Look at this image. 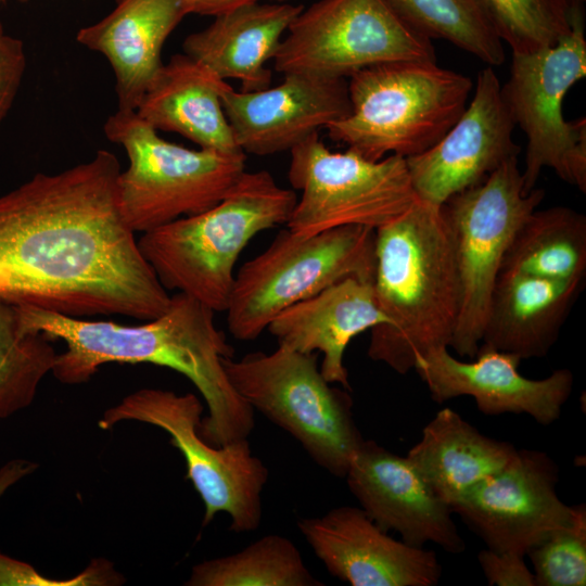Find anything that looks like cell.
<instances>
[{
  "label": "cell",
  "instance_id": "6da1fadb",
  "mask_svg": "<svg viewBox=\"0 0 586 586\" xmlns=\"http://www.w3.org/2000/svg\"><path fill=\"white\" fill-rule=\"evenodd\" d=\"M107 150L0 195V298L74 318L151 320L169 293L142 256L117 202Z\"/></svg>",
  "mask_w": 586,
  "mask_h": 586
},
{
  "label": "cell",
  "instance_id": "7a4b0ae2",
  "mask_svg": "<svg viewBox=\"0 0 586 586\" xmlns=\"http://www.w3.org/2000/svg\"><path fill=\"white\" fill-rule=\"evenodd\" d=\"M15 307L27 329L65 343L51 370L61 383H86L105 364L166 367L190 380L205 400L208 415L199 432L206 442L224 446L251 434L254 409L237 393L224 367L234 349L216 327L215 311L198 300L177 292L163 314L135 326L68 317L27 304Z\"/></svg>",
  "mask_w": 586,
  "mask_h": 586
},
{
  "label": "cell",
  "instance_id": "3957f363",
  "mask_svg": "<svg viewBox=\"0 0 586 586\" xmlns=\"http://www.w3.org/2000/svg\"><path fill=\"white\" fill-rule=\"evenodd\" d=\"M373 289L386 324L370 329L368 356L399 374L449 346L459 310L455 235L443 205L418 199L375 229Z\"/></svg>",
  "mask_w": 586,
  "mask_h": 586
},
{
  "label": "cell",
  "instance_id": "277c9868",
  "mask_svg": "<svg viewBox=\"0 0 586 586\" xmlns=\"http://www.w3.org/2000/svg\"><path fill=\"white\" fill-rule=\"evenodd\" d=\"M296 201L269 171L244 170L216 205L142 233L138 246L166 290L226 311L240 254L256 234L286 224Z\"/></svg>",
  "mask_w": 586,
  "mask_h": 586
},
{
  "label": "cell",
  "instance_id": "5b68a950",
  "mask_svg": "<svg viewBox=\"0 0 586 586\" xmlns=\"http://www.w3.org/2000/svg\"><path fill=\"white\" fill-rule=\"evenodd\" d=\"M347 86L351 113L327 126V133L379 161L433 146L464 111L472 80L436 62L396 61L354 73Z\"/></svg>",
  "mask_w": 586,
  "mask_h": 586
},
{
  "label": "cell",
  "instance_id": "8992f818",
  "mask_svg": "<svg viewBox=\"0 0 586 586\" xmlns=\"http://www.w3.org/2000/svg\"><path fill=\"white\" fill-rule=\"evenodd\" d=\"M104 133L129 158L117 178V202L135 233L213 207L245 170L244 152L181 146L160 137L132 110L117 109L107 117Z\"/></svg>",
  "mask_w": 586,
  "mask_h": 586
},
{
  "label": "cell",
  "instance_id": "52a82bcc",
  "mask_svg": "<svg viewBox=\"0 0 586 586\" xmlns=\"http://www.w3.org/2000/svg\"><path fill=\"white\" fill-rule=\"evenodd\" d=\"M374 269V229L343 226L310 235L282 230L235 273L226 309L229 332L253 341L285 308L346 278L373 282Z\"/></svg>",
  "mask_w": 586,
  "mask_h": 586
},
{
  "label": "cell",
  "instance_id": "ba28073f",
  "mask_svg": "<svg viewBox=\"0 0 586 586\" xmlns=\"http://www.w3.org/2000/svg\"><path fill=\"white\" fill-rule=\"evenodd\" d=\"M230 383L253 408L290 433L321 468L345 477L364 442L346 390L331 386L315 353L284 345L224 360Z\"/></svg>",
  "mask_w": 586,
  "mask_h": 586
},
{
  "label": "cell",
  "instance_id": "9c48e42d",
  "mask_svg": "<svg viewBox=\"0 0 586 586\" xmlns=\"http://www.w3.org/2000/svg\"><path fill=\"white\" fill-rule=\"evenodd\" d=\"M202 412L203 405L193 393L144 387L107 408L98 425L110 430L123 421H137L164 430L183 455L187 479L204 504L203 525L226 512L231 531L253 532L262 520L268 469L253 455L247 438L224 446L206 442L199 432Z\"/></svg>",
  "mask_w": 586,
  "mask_h": 586
},
{
  "label": "cell",
  "instance_id": "30bf717a",
  "mask_svg": "<svg viewBox=\"0 0 586 586\" xmlns=\"http://www.w3.org/2000/svg\"><path fill=\"white\" fill-rule=\"evenodd\" d=\"M586 76V40L578 7H571V29L555 44L512 52L502 97L527 143L522 171L530 193L545 167L586 192V119L565 122L562 104L569 89Z\"/></svg>",
  "mask_w": 586,
  "mask_h": 586
},
{
  "label": "cell",
  "instance_id": "8fae6325",
  "mask_svg": "<svg viewBox=\"0 0 586 586\" xmlns=\"http://www.w3.org/2000/svg\"><path fill=\"white\" fill-rule=\"evenodd\" d=\"M289 181L302 192L286 221L298 235L343 226L378 229L417 200L406 160L387 155L370 161L356 151H330L310 136L290 151Z\"/></svg>",
  "mask_w": 586,
  "mask_h": 586
},
{
  "label": "cell",
  "instance_id": "7c38bea8",
  "mask_svg": "<svg viewBox=\"0 0 586 586\" xmlns=\"http://www.w3.org/2000/svg\"><path fill=\"white\" fill-rule=\"evenodd\" d=\"M545 196L523 191L518 157L506 161L483 182L451 196L444 211L455 235L459 310L449 346L474 359L505 253L524 219Z\"/></svg>",
  "mask_w": 586,
  "mask_h": 586
},
{
  "label": "cell",
  "instance_id": "4fadbf2b",
  "mask_svg": "<svg viewBox=\"0 0 586 586\" xmlns=\"http://www.w3.org/2000/svg\"><path fill=\"white\" fill-rule=\"evenodd\" d=\"M436 62L431 39L387 0H320L289 26L273 59L281 74L346 78L380 63Z\"/></svg>",
  "mask_w": 586,
  "mask_h": 586
},
{
  "label": "cell",
  "instance_id": "5bb4252c",
  "mask_svg": "<svg viewBox=\"0 0 586 586\" xmlns=\"http://www.w3.org/2000/svg\"><path fill=\"white\" fill-rule=\"evenodd\" d=\"M558 468L538 450H518L500 471L466 492L451 511L496 551L527 552L566 524L573 506L557 494Z\"/></svg>",
  "mask_w": 586,
  "mask_h": 586
},
{
  "label": "cell",
  "instance_id": "9a60e30c",
  "mask_svg": "<svg viewBox=\"0 0 586 586\" xmlns=\"http://www.w3.org/2000/svg\"><path fill=\"white\" fill-rule=\"evenodd\" d=\"M514 126L500 81L493 66H486L477 74L470 103L449 130L426 151L405 158L417 198L442 206L518 157Z\"/></svg>",
  "mask_w": 586,
  "mask_h": 586
},
{
  "label": "cell",
  "instance_id": "2e32d148",
  "mask_svg": "<svg viewBox=\"0 0 586 586\" xmlns=\"http://www.w3.org/2000/svg\"><path fill=\"white\" fill-rule=\"evenodd\" d=\"M276 87L237 91L226 85L221 104L238 146L254 155L291 151L351 113L347 81L283 74Z\"/></svg>",
  "mask_w": 586,
  "mask_h": 586
},
{
  "label": "cell",
  "instance_id": "e0dca14e",
  "mask_svg": "<svg viewBox=\"0 0 586 586\" xmlns=\"http://www.w3.org/2000/svg\"><path fill=\"white\" fill-rule=\"evenodd\" d=\"M473 361H461L441 346L420 356L413 369L434 402L468 395L485 415L527 413L538 423L556 421L574 384L569 369L555 370L540 380L523 377L514 354L481 344Z\"/></svg>",
  "mask_w": 586,
  "mask_h": 586
},
{
  "label": "cell",
  "instance_id": "ac0fdd59",
  "mask_svg": "<svg viewBox=\"0 0 586 586\" xmlns=\"http://www.w3.org/2000/svg\"><path fill=\"white\" fill-rule=\"evenodd\" d=\"M297 525L328 572L352 586H433L441 577L434 551L392 538L361 508L337 507Z\"/></svg>",
  "mask_w": 586,
  "mask_h": 586
},
{
  "label": "cell",
  "instance_id": "d6986e66",
  "mask_svg": "<svg viewBox=\"0 0 586 586\" xmlns=\"http://www.w3.org/2000/svg\"><path fill=\"white\" fill-rule=\"evenodd\" d=\"M345 479L361 509L383 531L399 533L412 546L434 543L451 553L464 550L450 506L407 457L364 440Z\"/></svg>",
  "mask_w": 586,
  "mask_h": 586
},
{
  "label": "cell",
  "instance_id": "ffe728a7",
  "mask_svg": "<svg viewBox=\"0 0 586 586\" xmlns=\"http://www.w3.org/2000/svg\"><path fill=\"white\" fill-rule=\"evenodd\" d=\"M387 322L377 303L373 282L346 278L285 308L267 330L279 345L304 354L320 352L322 377L349 390L343 359L346 347L359 333Z\"/></svg>",
  "mask_w": 586,
  "mask_h": 586
},
{
  "label": "cell",
  "instance_id": "44dd1931",
  "mask_svg": "<svg viewBox=\"0 0 586 586\" xmlns=\"http://www.w3.org/2000/svg\"><path fill=\"white\" fill-rule=\"evenodd\" d=\"M186 15L182 0H116L106 16L79 29L76 40L113 69L118 110L137 109L163 65L166 39Z\"/></svg>",
  "mask_w": 586,
  "mask_h": 586
},
{
  "label": "cell",
  "instance_id": "7402d4cb",
  "mask_svg": "<svg viewBox=\"0 0 586 586\" xmlns=\"http://www.w3.org/2000/svg\"><path fill=\"white\" fill-rule=\"evenodd\" d=\"M585 279L553 280L499 272L481 344L521 359L546 356L581 295Z\"/></svg>",
  "mask_w": 586,
  "mask_h": 586
},
{
  "label": "cell",
  "instance_id": "603a6c76",
  "mask_svg": "<svg viewBox=\"0 0 586 586\" xmlns=\"http://www.w3.org/2000/svg\"><path fill=\"white\" fill-rule=\"evenodd\" d=\"M227 82L186 53L163 63L135 112L157 131L177 132L199 148L243 152L221 104Z\"/></svg>",
  "mask_w": 586,
  "mask_h": 586
},
{
  "label": "cell",
  "instance_id": "cb8c5ba5",
  "mask_svg": "<svg viewBox=\"0 0 586 586\" xmlns=\"http://www.w3.org/2000/svg\"><path fill=\"white\" fill-rule=\"evenodd\" d=\"M303 9L286 2H259L218 14L207 27L184 39L183 53L222 80H239L241 91L268 88L271 72L266 64Z\"/></svg>",
  "mask_w": 586,
  "mask_h": 586
},
{
  "label": "cell",
  "instance_id": "d4e9b609",
  "mask_svg": "<svg viewBox=\"0 0 586 586\" xmlns=\"http://www.w3.org/2000/svg\"><path fill=\"white\" fill-rule=\"evenodd\" d=\"M517 451L512 444L482 434L458 412L444 408L406 457L451 508L466 492L504 469Z\"/></svg>",
  "mask_w": 586,
  "mask_h": 586
},
{
  "label": "cell",
  "instance_id": "484cf974",
  "mask_svg": "<svg viewBox=\"0 0 586 586\" xmlns=\"http://www.w3.org/2000/svg\"><path fill=\"white\" fill-rule=\"evenodd\" d=\"M499 272L586 278V217L566 206L533 211L517 229Z\"/></svg>",
  "mask_w": 586,
  "mask_h": 586
},
{
  "label": "cell",
  "instance_id": "4316f807",
  "mask_svg": "<svg viewBox=\"0 0 586 586\" xmlns=\"http://www.w3.org/2000/svg\"><path fill=\"white\" fill-rule=\"evenodd\" d=\"M187 586H320L289 538L266 535L239 552L195 564Z\"/></svg>",
  "mask_w": 586,
  "mask_h": 586
},
{
  "label": "cell",
  "instance_id": "83f0119b",
  "mask_svg": "<svg viewBox=\"0 0 586 586\" xmlns=\"http://www.w3.org/2000/svg\"><path fill=\"white\" fill-rule=\"evenodd\" d=\"M395 12L429 39H444L488 66L505 61L501 39L481 0H387Z\"/></svg>",
  "mask_w": 586,
  "mask_h": 586
},
{
  "label": "cell",
  "instance_id": "f1b7e54d",
  "mask_svg": "<svg viewBox=\"0 0 586 586\" xmlns=\"http://www.w3.org/2000/svg\"><path fill=\"white\" fill-rule=\"evenodd\" d=\"M55 357L51 339L27 329L15 305L0 298V419L34 402Z\"/></svg>",
  "mask_w": 586,
  "mask_h": 586
},
{
  "label": "cell",
  "instance_id": "f546056e",
  "mask_svg": "<svg viewBox=\"0 0 586 586\" xmlns=\"http://www.w3.org/2000/svg\"><path fill=\"white\" fill-rule=\"evenodd\" d=\"M569 0H481L501 41L512 52H533L555 44L571 29Z\"/></svg>",
  "mask_w": 586,
  "mask_h": 586
},
{
  "label": "cell",
  "instance_id": "4dcf8cb0",
  "mask_svg": "<svg viewBox=\"0 0 586 586\" xmlns=\"http://www.w3.org/2000/svg\"><path fill=\"white\" fill-rule=\"evenodd\" d=\"M536 586L586 584V509L573 506L570 521L551 532L528 552Z\"/></svg>",
  "mask_w": 586,
  "mask_h": 586
},
{
  "label": "cell",
  "instance_id": "1f68e13d",
  "mask_svg": "<svg viewBox=\"0 0 586 586\" xmlns=\"http://www.w3.org/2000/svg\"><path fill=\"white\" fill-rule=\"evenodd\" d=\"M124 581L105 559L97 558L80 573L66 579L43 576L30 564L0 552V586H107Z\"/></svg>",
  "mask_w": 586,
  "mask_h": 586
},
{
  "label": "cell",
  "instance_id": "d6a6232c",
  "mask_svg": "<svg viewBox=\"0 0 586 586\" xmlns=\"http://www.w3.org/2000/svg\"><path fill=\"white\" fill-rule=\"evenodd\" d=\"M25 69L24 42L8 34L0 21V125L14 103Z\"/></svg>",
  "mask_w": 586,
  "mask_h": 586
},
{
  "label": "cell",
  "instance_id": "836d02e7",
  "mask_svg": "<svg viewBox=\"0 0 586 586\" xmlns=\"http://www.w3.org/2000/svg\"><path fill=\"white\" fill-rule=\"evenodd\" d=\"M477 559L488 585L536 586L534 574L527 568L523 555L486 548L479 553Z\"/></svg>",
  "mask_w": 586,
  "mask_h": 586
},
{
  "label": "cell",
  "instance_id": "e575fe53",
  "mask_svg": "<svg viewBox=\"0 0 586 586\" xmlns=\"http://www.w3.org/2000/svg\"><path fill=\"white\" fill-rule=\"evenodd\" d=\"M265 0H182L184 11L188 14L211 15L218 14ZM285 2L286 0H268Z\"/></svg>",
  "mask_w": 586,
  "mask_h": 586
},
{
  "label": "cell",
  "instance_id": "d590c367",
  "mask_svg": "<svg viewBox=\"0 0 586 586\" xmlns=\"http://www.w3.org/2000/svg\"><path fill=\"white\" fill-rule=\"evenodd\" d=\"M38 464L26 459H13L0 468V498L23 477L31 474Z\"/></svg>",
  "mask_w": 586,
  "mask_h": 586
},
{
  "label": "cell",
  "instance_id": "8d00e7d4",
  "mask_svg": "<svg viewBox=\"0 0 586 586\" xmlns=\"http://www.w3.org/2000/svg\"><path fill=\"white\" fill-rule=\"evenodd\" d=\"M571 1H575V2H583L584 0H571Z\"/></svg>",
  "mask_w": 586,
  "mask_h": 586
},
{
  "label": "cell",
  "instance_id": "74e56055",
  "mask_svg": "<svg viewBox=\"0 0 586 586\" xmlns=\"http://www.w3.org/2000/svg\"><path fill=\"white\" fill-rule=\"evenodd\" d=\"M4 0H0V3L3 2Z\"/></svg>",
  "mask_w": 586,
  "mask_h": 586
}]
</instances>
